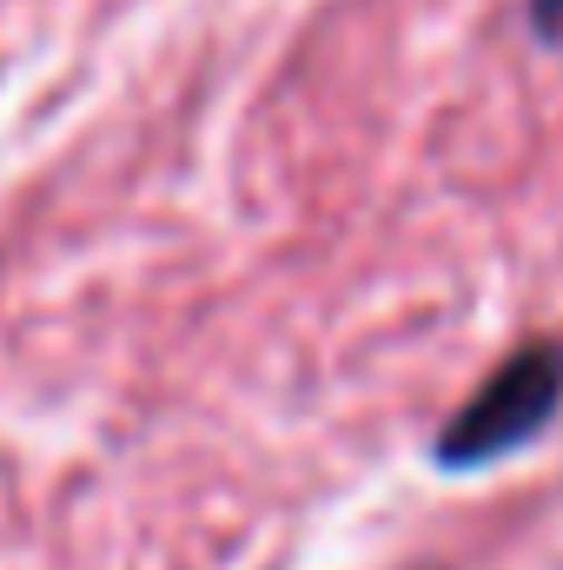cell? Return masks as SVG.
<instances>
[{
  "instance_id": "2",
  "label": "cell",
  "mask_w": 563,
  "mask_h": 570,
  "mask_svg": "<svg viewBox=\"0 0 563 570\" xmlns=\"http://www.w3.org/2000/svg\"><path fill=\"white\" fill-rule=\"evenodd\" d=\"M531 27H537L551 47H563V0H531Z\"/></svg>"
},
{
  "instance_id": "1",
  "label": "cell",
  "mask_w": 563,
  "mask_h": 570,
  "mask_svg": "<svg viewBox=\"0 0 563 570\" xmlns=\"http://www.w3.org/2000/svg\"><path fill=\"white\" fill-rule=\"evenodd\" d=\"M557 399H563V345H524L464 399V412L437 438V458L444 464H484V458L524 444L531 431H544Z\"/></svg>"
}]
</instances>
